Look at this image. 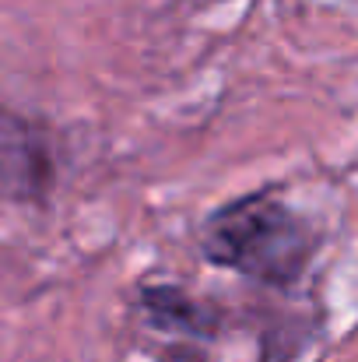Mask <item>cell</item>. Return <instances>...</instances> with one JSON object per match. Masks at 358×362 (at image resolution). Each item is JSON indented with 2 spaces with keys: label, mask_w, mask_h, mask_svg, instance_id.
Instances as JSON below:
<instances>
[{
  "label": "cell",
  "mask_w": 358,
  "mask_h": 362,
  "mask_svg": "<svg viewBox=\"0 0 358 362\" xmlns=\"http://www.w3.org/2000/svg\"><path fill=\"white\" fill-rule=\"evenodd\" d=\"M141 313H144V320L151 327L169 331V334L204 338L215 327L211 313L197 299H190L183 288H176V285H144L141 288Z\"/></svg>",
  "instance_id": "cell-3"
},
{
  "label": "cell",
  "mask_w": 358,
  "mask_h": 362,
  "mask_svg": "<svg viewBox=\"0 0 358 362\" xmlns=\"http://www.w3.org/2000/svg\"><path fill=\"white\" fill-rule=\"evenodd\" d=\"M53 183V151L39 127L0 110V197L42 201Z\"/></svg>",
  "instance_id": "cell-2"
},
{
  "label": "cell",
  "mask_w": 358,
  "mask_h": 362,
  "mask_svg": "<svg viewBox=\"0 0 358 362\" xmlns=\"http://www.w3.org/2000/svg\"><path fill=\"white\" fill-rule=\"evenodd\" d=\"M316 250V236L302 215L267 194L239 197L215 211L201 233V253L225 271L242 278L288 288L295 285L309 257Z\"/></svg>",
  "instance_id": "cell-1"
}]
</instances>
